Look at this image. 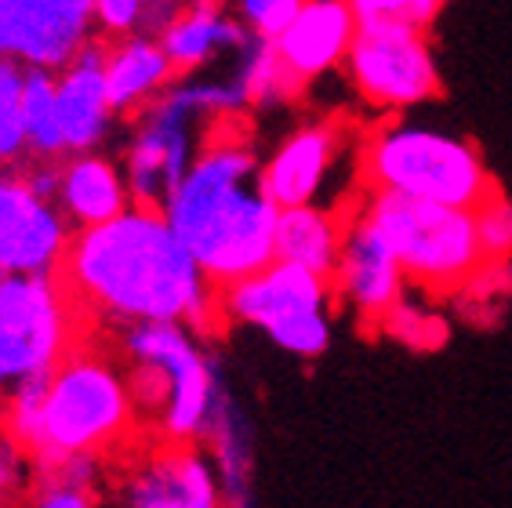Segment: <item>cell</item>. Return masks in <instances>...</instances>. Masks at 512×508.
I'll return each mask as SVG.
<instances>
[{"label":"cell","mask_w":512,"mask_h":508,"mask_svg":"<svg viewBox=\"0 0 512 508\" xmlns=\"http://www.w3.org/2000/svg\"><path fill=\"white\" fill-rule=\"evenodd\" d=\"M59 276L80 313L99 323H186L197 334L222 323L218 284L160 207L131 204L109 222L73 229Z\"/></svg>","instance_id":"1"},{"label":"cell","mask_w":512,"mask_h":508,"mask_svg":"<svg viewBox=\"0 0 512 508\" xmlns=\"http://www.w3.org/2000/svg\"><path fill=\"white\" fill-rule=\"evenodd\" d=\"M160 211L218 287L258 273L276 258L280 207L262 186L255 146L229 120L207 131L197 160Z\"/></svg>","instance_id":"2"},{"label":"cell","mask_w":512,"mask_h":508,"mask_svg":"<svg viewBox=\"0 0 512 508\" xmlns=\"http://www.w3.org/2000/svg\"><path fill=\"white\" fill-rule=\"evenodd\" d=\"M142 429V414L131 396L128 371L120 356L99 349H73L48 371L44 411L30 465L44 458L88 454L106 461Z\"/></svg>","instance_id":"3"},{"label":"cell","mask_w":512,"mask_h":508,"mask_svg":"<svg viewBox=\"0 0 512 508\" xmlns=\"http://www.w3.org/2000/svg\"><path fill=\"white\" fill-rule=\"evenodd\" d=\"M360 186L469 211L498 193L469 138L404 117H389L360 138Z\"/></svg>","instance_id":"4"},{"label":"cell","mask_w":512,"mask_h":508,"mask_svg":"<svg viewBox=\"0 0 512 508\" xmlns=\"http://www.w3.org/2000/svg\"><path fill=\"white\" fill-rule=\"evenodd\" d=\"M360 211L382 229L396 251L407 287H418L422 294L462 291L487 269L476 233V211L469 207L364 189Z\"/></svg>","instance_id":"5"},{"label":"cell","mask_w":512,"mask_h":508,"mask_svg":"<svg viewBox=\"0 0 512 508\" xmlns=\"http://www.w3.org/2000/svg\"><path fill=\"white\" fill-rule=\"evenodd\" d=\"M335 309L331 276L309 273L280 258L218 287L222 323L255 327L276 349L298 360H316L327 352L335 334Z\"/></svg>","instance_id":"6"},{"label":"cell","mask_w":512,"mask_h":508,"mask_svg":"<svg viewBox=\"0 0 512 508\" xmlns=\"http://www.w3.org/2000/svg\"><path fill=\"white\" fill-rule=\"evenodd\" d=\"M117 356L124 363H149L168 381L164 407L153 418L160 440L197 443L222 389L218 360L204 349V334L186 323H128L120 327Z\"/></svg>","instance_id":"7"},{"label":"cell","mask_w":512,"mask_h":508,"mask_svg":"<svg viewBox=\"0 0 512 508\" xmlns=\"http://www.w3.org/2000/svg\"><path fill=\"white\" fill-rule=\"evenodd\" d=\"M345 77L367 109L404 117L440 95V66L422 26L411 22H360Z\"/></svg>","instance_id":"8"},{"label":"cell","mask_w":512,"mask_h":508,"mask_svg":"<svg viewBox=\"0 0 512 508\" xmlns=\"http://www.w3.org/2000/svg\"><path fill=\"white\" fill-rule=\"evenodd\" d=\"M356 157H360V142L349 146V131L342 120H306L276 142V149L262 164V186L276 207H342L345 196L335 189V178L345 160Z\"/></svg>","instance_id":"9"},{"label":"cell","mask_w":512,"mask_h":508,"mask_svg":"<svg viewBox=\"0 0 512 508\" xmlns=\"http://www.w3.org/2000/svg\"><path fill=\"white\" fill-rule=\"evenodd\" d=\"M331 287H335L338 309H345L367 327H378L382 316L396 305V298L407 291L404 265L382 236V229L360 211V204L349 207L345 215V240L335 273H331Z\"/></svg>","instance_id":"10"},{"label":"cell","mask_w":512,"mask_h":508,"mask_svg":"<svg viewBox=\"0 0 512 508\" xmlns=\"http://www.w3.org/2000/svg\"><path fill=\"white\" fill-rule=\"evenodd\" d=\"M91 40V0H0V59L55 73Z\"/></svg>","instance_id":"11"},{"label":"cell","mask_w":512,"mask_h":508,"mask_svg":"<svg viewBox=\"0 0 512 508\" xmlns=\"http://www.w3.org/2000/svg\"><path fill=\"white\" fill-rule=\"evenodd\" d=\"M69 240L59 204L33 193L19 167H0V273H59Z\"/></svg>","instance_id":"12"},{"label":"cell","mask_w":512,"mask_h":508,"mask_svg":"<svg viewBox=\"0 0 512 508\" xmlns=\"http://www.w3.org/2000/svg\"><path fill=\"white\" fill-rule=\"evenodd\" d=\"M117 498L131 508H218L226 494L200 443H160L120 479Z\"/></svg>","instance_id":"13"},{"label":"cell","mask_w":512,"mask_h":508,"mask_svg":"<svg viewBox=\"0 0 512 508\" xmlns=\"http://www.w3.org/2000/svg\"><path fill=\"white\" fill-rule=\"evenodd\" d=\"M55 102H59L66 157L106 146L120 117L109 102L106 51H102L99 40L84 44L66 66L55 69Z\"/></svg>","instance_id":"14"},{"label":"cell","mask_w":512,"mask_h":508,"mask_svg":"<svg viewBox=\"0 0 512 508\" xmlns=\"http://www.w3.org/2000/svg\"><path fill=\"white\" fill-rule=\"evenodd\" d=\"M356 30L360 19L349 0H302L298 15L273 40V48L302 84H313L345 66Z\"/></svg>","instance_id":"15"},{"label":"cell","mask_w":512,"mask_h":508,"mask_svg":"<svg viewBox=\"0 0 512 508\" xmlns=\"http://www.w3.org/2000/svg\"><path fill=\"white\" fill-rule=\"evenodd\" d=\"M55 204L73 229H88L124 215L135 200H131L124 164L106 157L102 149H91V153H69L59 160Z\"/></svg>","instance_id":"16"},{"label":"cell","mask_w":512,"mask_h":508,"mask_svg":"<svg viewBox=\"0 0 512 508\" xmlns=\"http://www.w3.org/2000/svg\"><path fill=\"white\" fill-rule=\"evenodd\" d=\"M247 40H251V33L226 8V0H189L182 15L160 33V44L168 51L178 77L204 73L215 62L233 59Z\"/></svg>","instance_id":"17"},{"label":"cell","mask_w":512,"mask_h":508,"mask_svg":"<svg viewBox=\"0 0 512 508\" xmlns=\"http://www.w3.org/2000/svg\"><path fill=\"white\" fill-rule=\"evenodd\" d=\"M106 88L109 102L117 109V117H135L142 109L160 98L171 88V80L178 77L171 66L168 51L160 44V37L138 30L128 37L106 40Z\"/></svg>","instance_id":"18"},{"label":"cell","mask_w":512,"mask_h":508,"mask_svg":"<svg viewBox=\"0 0 512 508\" xmlns=\"http://www.w3.org/2000/svg\"><path fill=\"white\" fill-rule=\"evenodd\" d=\"M200 447L215 461V472L222 479V494L229 505H247L251 501V479H255V432L247 421L237 396L222 385L215 396V407L207 414Z\"/></svg>","instance_id":"19"},{"label":"cell","mask_w":512,"mask_h":508,"mask_svg":"<svg viewBox=\"0 0 512 508\" xmlns=\"http://www.w3.org/2000/svg\"><path fill=\"white\" fill-rule=\"evenodd\" d=\"M345 215L342 207L327 204L280 207V215H276V258L302 265L309 273L331 276L338 265V254H342Z\"/></svg>","instance_id":"20"},{"label":"cell","mask_w":512,"mask_h":508,"mask_svg":"<svg viewBox=\"0 0 512 508\" xmlns=\"http://www.w3.org/2000/svg\"><path fill=\"white\" fill-rule=\"evenodd\" d=\"M22 120H26L30 160L66 157V138H62V124H59V102H55V73H51V69H26Z\"/></svg>","instance_id":"21"},{"label":"cell","mask_w":512,"mask_h":508,"mask_svg":"<svg viewBox=\"0 0 512 508\" xmlns=\"http://www.w3.org/2000/svg\"><path fill=\"white\" fill-rule=\"evenodd\" d=\"M378 327H382L393 342L407 345V349H414V352L444 349L447 338H451V323H447V316L440 313L433 302L414 298L411 291H404L400 298H396V305L382 316Z\"/></svg>","instance_id":"22"},{"label":"cell","mask_w":512,"mask_h":508,"mask_svg":"<svg viewBox=\"0 0 512 508\" xmlns=\"http://www.w3.org/2000/svg\"><path fill=\"white\" fill-rule=\"evenodd\" d=\"M22 95H26V66L15 59H0V167L8 171L30 160Z\"/></svg>","instance_id":"23"},{"label":"cell","mask_w":512,"mask_h":508,"mask_svg":"<svg viewBox=\"0 0 512 508\" xmlns=\"http://www.w3.org/2000/svg\"><path fill=\"white\" fill-rule=\"evenodd\" d=\"M55 363L59 360L44 345L33 342L30 334H22L19 327L0 320V396L33 374H48Z\"/></svg>","instance_id":"24"},{"label":"cell","mask_w":512,"mask_h":508,"mask_svg":"<svg viewBox=\"0 0 512 508\" xmlns=\"http://www.w3.org/2000/svg\"><path fill=\"white\" fill-rule=\"evenodd\" d=\"M476 233L487 265H505L512 258V200L502 193L487 196L476 207Z\"/></svg>","instance_id":"25"},{"label":"cell","mask_w":512,"mask_h":508,"mask_svg":"<svg viewBox=\"0 0 512 508\" xmlns=\"http://www.w3.org/2000/svg\"><path fill=\"white\" fill-rule=\"evenodd\" d=\"M226 8L237 15V22L251 37L276 40L298 15L302 0H226Z\"/></svg>","instance_id":"26"},{"label":"cell","mask_w":512,"mask_h":508,"mask_svg":"<svg viewBox=\"0 0 512 508\" xmlns=\"http://www.w3.org/2000/svg\"><path fill=\"white\" fill-rule=\"evenodd\" d=\"M360 22H411L429 26L444 0H349Z\"/></svg>","instance_id":"27"},{"label":"cell","mask_w":512,"mask_h":508,"mask_svg":"<svg viewBox=\"0 0 512 508\" xmlns=\"http://www.w3.org/2000/svg\"><path fill=\"white\" fill-rule=\"evenodd\" d=\"M95 33L117 40L142 30V0H91Z\"/></svg>","instance_id":"28"},{"label":"cell","mask_w":512,"mask_h":508,"mask_svg":"<svg viewBox=\"0 0 512 508\" xmlns=\"http://www.w3.org/2000/svg\"><path fill=\"white\" fill-rule=\"evenodd\" d=\"M30 483V454L0 429V505L19 498Z\"/></svg>","instance_id":"29"},{"label":"cell","mask_w":512,"mask_h":508,"mask_svg":"<svg viewBox=\"0 0 512 508\" xmlns=\"http://www.w3.org/2000/svg\"><path fill=\"white\" fill-rule=\"evenodd\" d=\"M189 0H142V30L160 37V33L168 30L171 22L182 15Z\"/></svg>","instance_id":"30"}]
</instances>
